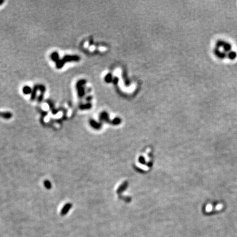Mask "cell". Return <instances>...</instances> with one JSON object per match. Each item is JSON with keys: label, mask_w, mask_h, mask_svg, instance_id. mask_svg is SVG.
<instances>
[{"label": "cell", "mask_w": 237, "mask_h": 237, "mask_svg": "<svg viewBox=\"0 0 237 237\" xmlns=\"http://www.w3.org/2000/svg\"><path fill=\"white\" fill-rule=\"evenodd\" d=\"M43 184L44 187H46V188L47 189H50L51 188H52V184H51V183L50 182V181H49L48 180H46L44 181Z\"/></svg>", "instance_id": "cell-8"}, {"label": "cell", "mask_w": 237, "mask_h": 237, "mask_svg": "<svg viewBox=\"0 0 237 237\" xmlns=\"http://www.w3.org/2000/svg\"><path fill=\"white\" fill-rule=\"evenodd\" d=\"M0 117H1L3 118H5L6 119H8V118H10L12 117V115L11 113H8V112H5V113L0 112Z\"/></svg>", "instance_id": "cell-6"}, {"label": "cell", "mask_w": 237, "mask_h": 237, "mask_svg": "<svg viewBox=\"0 0 237 237\" xmlns=\"http://www.w3.org/2000/svg\"><path fill=\"white\" fill-rule=\"evenodd\" d=\"M51 59L53 60V61H54V62L57 63L59 60L58 53L56 52H54L52 53L51 55Z\"/></svg>", "instance_id": "cell-5"}, {"label": "cell", "mask_w": 237, "mask_h": 237, "mask_svg": "<svg viewBox=\"0 0 237 237\" xmlns=\"http://www.w3.org/2000/svg\"><path fill=\"white\" fill-rule=\"evenodd\" d=\"M39 89H40V91H41L42 94L44 93V91H45V87H44L43 85H39Z\"/></svg>", "instance_id": "cell-9"}, {"label": "cell", "mask_w": 237, "mask_h": 237, "mask_svg": "<svg viewBox=\"0 0 237 237\" xmlns=\"http://www.w3.org/2000/svg\"><path fill=\"white\" fill-rule=\"evenodd\" d=\"M71 207H72V205L70 203H68L66 205H64V206L63 207V209L61 210V215L62 216H64L65 215L68 214L69 210H70Z\"/></svg>", "instance_id": "cell-3"}, {"label": "cell", "mask_w": 237, "mask_h": 237, "mask_svg": "<svg viewBox=\"0 0 237 237\" xmlns=\"http://www.w3.org/2000/svg\"><path fill=\"white\" fill-rule=\"evenodd\" d=\"M4 2L3 1H2V0H0V5H1V4L3 3Z\"/></svg>", "instance_id": "cell-11"}, {"label": "cell", "mask_w": 237, "mask_h": 237, "mask_svg": "<svg viewBox=\"0 0 237 237\" xmlns=\"http://www.w3.org/2000/svg\"><path fill=\"white\" fill-rule=\"evenodd\" d=\"M85 84V81L84 80H81L76 84V87L77 89L78 94L80 97H81L82 96L84 95V91L83 88V85Z\"/></svg>", "instance_id": "cell-2"}, {"label": "cell", "mask_w": 237, "mask_h": 237, "mask_svg": "<svg viewBox=\"0 0 237 237\" xmlns=\"http://www.w3.org/2000/svg\"><path fill=\"white\" fill-rule=\"evenodd\" d=\"M38 89H39V86L38 85H36L34 86V87H33L31 95V99L32 100H33L35 99L37 91Z\"/></svg>", "instance_id": "cell-4"}, {"label": "cell", "mask_w": 237, "mask_h": 237, "mask_svg": "<svg viewBox=\"0 0 237 237\" xmlns=\"http://www.w3.org/2000/svg\"><path fill=\"white\" fill-rule=\"evenodd\" d=\"M32 89H31L29 86H24V88H23V93L24 94H25V95H29V94H30V93L31 94V93H32Z\"/></svg>", "instance_id": "cell-7"}, {"label": "cell", "mask_w": 237, "mask_h": 237, "mask_svg": "<svg viewBox=\"0 0 237 237\" xmlns=\"http://www.w3.org/2000/svg\"><path fill=\"white\" fill-rule=\"evenodd\" d=\"M79 60L80 58L77 56V55H66V56L64 57V58L62 59H59L56 63V66L58 69H60L63 66L64 64L66 62L71 61L77 62Z\"/></svg>", "instance_id": "cell-1"}, {"label": "cell", "mask_w": 237, "mask_h": 237, "mask_svg": "<svg viewBox=\"0 0 237 237\" xmlns=\"http://www.w3.org/2000/svg\"><path fill=\"white\" fill-rule=\"evenodd\" d=\"M91 107V105L89 104H85V105H82V106H80V108L81 109H88Z\"/></svg>", "instance_id": "cell-10"}]
</instances>
